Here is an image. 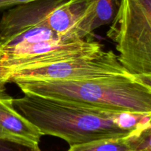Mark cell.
<instances>
[{"instance_id":"6da1fadb","label":"cell","mask_w":151,"mask_h":151,"mask_svg":"<svg viewBox=\"0 0 151 151\" xmlns=\"http://www.w3.org/2000/svg\"><path fill=\"white\" fill-rule=\"evenodd\" d=\"M13 106L43 136L58 137L70 146L125 138L151 122V113H116L29 93L13 99Z\"/></svg>"},{"instance_id":"7a4b0ae2","label":"cell","mask_w":151,"mask_h":151,"mask_svg":"<svg viewBox=\"0 0 151 151\" xmlns=\"http://www.w3.org/2000/svg\"><path fill=\"white\" fill-rule=\"evenodd\" d=\"M23 93L116 113H151V86L130 73L78 81H18Z\"/></svg>"},{"instance_id":"3957f363","label":"cell","mask_w":151,"mask_h":151,"mask_svg":"<svg viewBox=\"0 0 151 151\" xmlns=\"http://www.w3.org/2000/svg\"><path fill=\"white\" fill-rule=\"evenodd\" d=\"M107 36L133 75H151V0H120Z\"/></svg>"},{"instance_id":"277c9868","label":"cell","mask_w":151,"mask_h":151,"mask_svg":"<svg viewBox=\"0 0 151 151\" xmlns=\"http://www.w3.org/2000/svg\"><path fill=\"white\" fill-rule=\"evenodd\" d=\"M129 73L113 51L12 70L10 82L78 81Z\"/></svg>"},{"instance_id":"5b68a950","label":"cell","mask_w":151,"mask_h":151,"mask_svg":"<svg viewBox=\"0 0 151 151\" xmlns=\"http://www.w3.org/2000/svg\"><path fill=\"white\" fill-rule=\"evenodd\" d=\"M101 50V45L97 41L85 38H63L17 45H0V63L13 70L85 57Z\"/></svg>"},{"instance_id":"8992f818","label":"cell","mask_w":151,"mask_h":151,"mask_svg":"<svg viewBox=\"0 0 151 151\" xmlns=\"http://www.w3.org/2000/svg\"><path fill=\"white\" fill-rule=\"evenodd\" d=\"M65 1L35 0L10 8L0 19V43L29 28L46 27V19L50 12Z\"/></svg>"},{"instance_id":"52a82bcc","label":"cell","mask_w":151,"mask_h":151,"mask_svg":"<svg viewBox=\"0 0 151 151\" xmlns=\"http://www.w3.org/2000/svg\"><path fill=\"white\" fill-rule=\"evenodd\" d=\"M34 124L22 116L13 106V98L0 95V139L38 148L42 137Z\"/></svg>"},{"instance_id":"ba28073f","label":"cell","mask_w":151,"mask_h":151,"mask_svg":"<svg viewBox=\"0 0 151 151\" xmlns=\"http://www.w3.org/2000/svg\"><path fill=\"white\" fill-rule=\"evenodd\" d=\"M116 12V0H90L82 16L65 36L84 39L94 29L111 22Z\"/></svg>"},{"instance_id":"9c48e42d","label":"cell","mask_w":151,"mask_h":151,"mask_svg":"<svg viewBox=\"0 0 151 151\" xmlns=\"http://www.w3.org/2000/svg\"><path fill=\"white\" fill-rule=\"evenodd\" d=\"M63 38H67L61 37L47 27L36 26L22 31V32L9 38L7 41L0 43V45H17L44 41H56Z\"/></svg>"},{"instance_id":"30bf717a","label":"cell","mask_w":151,"mask_h":151,"mask_svg":"<svg viewBox=\"0 0 151 151\" xmlns=\"http://www.w3.org/2000/svg\"><path fill=\"white\" fill-rule=\"evenodd\" d=\"M67 151H131L125 138L106 139L70 146Z\"/></svg>"},{"instance_id":"8fae6325","label":"cell","mask_w":151,"mask_h":151,"mask_svg":"<svg viewBox=\"0 0 151 151\" xmlns=\"http://www.w3.org/2000/svg\"><path fill=\"white\" fill-rule=\"evenodd\" d=\"M131 151L151 150V122L142 129L125 137Z\"/></svg>"},{"instance_id":"7c38bea8","label":"cell","mask_w":151,"mask_h":151,"mask_svg":"<svg viewBox=\"0 0 151 151\" xmlns=\"http://www.w3.org/2000/svg\"><path fill=\"white\" fill-rule=\"evenodd\" d=\"M0 151H41L40 147H29L8 140L0 139Z\"/></svg>"},{"instance_id":"4fadbf2b","label":"cell","mask_w":151,"mask_h":151,"mask_svg":"<svg viewBox=\"0 0 151 151\" xmlns=\"http://www.w3.org/2000/svg\"><path fill=\"white\" fill-rule=\"evenodd\" d=\"M12 69L0 63V95L5 94V86L10 83Z\"/></svg>"},{"instance_id":"5bb4252c","label":"cell","mask_w":151,"mask_h":151,"mask_svg":"<svg viewBox=\"0 0 151 151\" xmlns=\"http://www.w3.org/2000/svg\"><path fill=\"white\" fill-rule=\"evenodd\" d=\"M35 0H0V10L11 8L15 6L31 2Z\"/></svg>"},{"instance_id":"9a60e30c","label":"cell","mask_w":151,"mask_h":151,"mask_svg":"<svg viewBox=\"0 0 151 151\" xmlns=\"http://www.w3.org/2000/svg\"><path fill=\"white\" fill-rule=\"evenodd\" d=\"M142 82L151 86V75H135Z\"/></svg>"},{"instance_id":"2e32d148","label":"cell","mask_w":151,"mask_h":151,"mask_svg":"<svg viewBox=\"0 0 151 151\" xmlns=\"http://www.w3.org/2000/svg\"><path fill=\"white\" fill-rule=\"evenodd\" d=\"M135 151H151V150H135Z\"/></svg>"}]
</instances>
